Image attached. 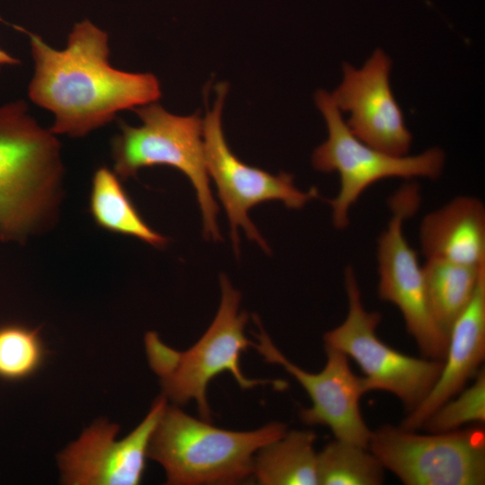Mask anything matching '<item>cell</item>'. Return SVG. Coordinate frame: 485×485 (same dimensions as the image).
<instances>
[{"instance_id": "obj_17", "label": "cell", "mask_w": 485, "mask_h": 485, "mask_svg": "<svg viewBox=\"0 0 485 485\" xmlns=\"http://www.w3.org/2000/svg\"><path fill=\"white\" fill-rule=\"evenodd\" d=\"M89 207L94 222L104 230L136 237L156 248L168 242L145 222L120 178L107 166L97 168L93 173Z\"/></svg>"}, {"instance_id": "obj_14", "label": "cell", "mask_w": 485, "mask_h": 485, "mask_svg": "<svg viewBox=\"0 0 485 485\" xmlns=\"http://www.w3.org/2000/svg\"><path fill=\"white\" fill-rule=\"evenodd\" d=\"M485 357V270L475 293L454 322L448 334L441 373L427 397L402 420L401 428H421L426 419L443 403L464 388L480 370Z\"/></svg>"}, {"instance_id": "obj_19", "label": "cell", "mask_w": 485, "mask_h": 485, "mask_svg": "<svg viewBox=\"0 0 485 485\" xmlns=\"http://www.w3.org/2000/svg\"><path fill=\"white\" fill-rule=\"evenodd\" d=\"M384 468L365 446L336 439L317 453L318 485H379Z\"/></svg>"}, {"instance_id": "obj_22", "label": "cell", "mask_w": 485, "mask_h": 485, "mask_svg": "<svg viewBox=\"0 0 485 485\" xmlns=\"http://www.w3.org/2000/svg\"><path fill=\"white\" fill-rule=\"evenodd\" d=\"M20 60L0 47V71L5 66H16Z\"/></svg>"}, {"instance_id": "obj_7", "label": "cell", "mask_w": 485, "mask_h": 485, "mask_svg": "<svg viewBox=\"0 0 485 485\" xmlns=\"http://www.w3.org/2000/svg\"><path fill=\"white\" fill-rule=\"evenodd\" d=\"M344 284L348 312L340 325L324 334V345L340 350L357 362L364 373L367 392H391L401 401L408 412L411 411L433 388L443 361L413 357L383 342L376 335L382 315L365 309L351 266L345 269Z\"/></svg>"}, {"instance_id": "obj_15", "label": "cell", "mask_w": 485, "mask_h": 485, "mask_svg": "<svg viewBox=\"0 0 485 485\" xmlns=\"http://www.w3.org/2000/svg\"><path fill=\"white\" fill-rule=\"evenodd\" d=\"M426 260L480 266L485 262V207L470 196H459L428 213L419 227Z\"/></svg>"}, {"instance_id": "obj_4", "label": "cell", "mask_w": 485, "mask_h": 485, "mask_svg": "<svg viewBox=\"0 0 485 485\" xmlns=\"http://www.w3.org/2000/svg\"><path fill=\"white\" fill-rule=\"evenodd\" d=\"M221 301L212 323L189 349L178 351L163 343L157 333L149 331L145 338L149 365L160 377L163 395L175 405L197 403L200 418L211 422L207 391L216 375L230 372L242 389L272 385L277 390L287 384L282 380L251 379L244 375L240 357L252 346L244 335L248 314L239 311L241 294L227 277H220Z\"/></svg>"}, {"instance_id": "obj_1", "label": "cell", "mask_w": 485, "mask_h": 485, "mask_svg": "<svg viewBox=\"0 0 485 485\" xmlns=\"http://www.w3.org/2000/svg\"><path fill=\"white\" fill-rule=\"evenodd\" d=\"M29 38L34 62L28 86L30 100L52 113L55 135L82 137L110 122L121 110L157 101L155 75L132 73L110 63L108 34L89 20L72 28L66 46L52 48L19 25Z\"/></svg>"}, {"instance_id": "obj_9", "label": "cell", "mask_w": 485, "mask_h": 485, "mask_svg": "<svg viewBox=\"0 0 485 485\" xmlns=\"http://www.w3.org/2000/svg\"><path fill=\"white\" fill-rule=\"evenodd\" d=\"M368 449L406 485L485 484L481 427L421 435L384 425L372 431Z\"/></svg>"}, {"instance_id": "obj_11", "label": "cell", "mask_w": 485, "mask_h": 485, "mask_svg": "<svg viewBox=\"0 0 485 485\" xmlns=\"http://www.w3.org/2000/svg\"><path fill=\"white\" fill-rule=\"evenodd\" d=\"M259 328L255 333L254 348L268 363L281 366L302 385L313 405L302 409L300 419L307 425H322L331 428L336 439L355 443L368 448L372 431L362 417L359 401L367 392L362 376L354 375L348 357L340 350L325 346L327 361L319 373H310L300 368L275 346L263 330L259 318L254 315Z\"/></svg>"}, {"instance_id": "obj_18", "label": "cell", "mask_w": 485, "mask_h": 485, "mask_svg": "<svg viewBox=\"0 0 485 485\" xmlns=\"http://www.w3.org/2000/svg\"><path fill=\"white\" fill-rule=\"evenodd\" d=\"M422 267L431 311L448 335L454 322L471 302L485 262L470 266L428 260Z\"/></svg>"}, {"instance_id": "obj_10", "label": "cell", "mask_w": 485, "mask_h": 485, "mask_svg": "<svg viewBox=\"0 0 485 485\" xmlns=\"http://www.w3.org/2000/svg\"><path fill=\"white\" fill-rule=\"evenodd\" d=\"M227 89L216 88V100L203 120L206 166L217 188L218 197L226 212L234 251H239L238 228L255 241L266 252L269 248L248 216L249 210L266 201H281L287 207L300 209L319 197L317 188L300 190L291 174H271L241 161L228 146L222 127V110Z\"/></svg>"}, {"instance_id": "obj_8", "label": "cell", "mask_w": 485, "mask_h": 485, "mask_svg": "<svg viewBox=\"0 0 485 485\" xmlns=\"http://www.w3.org/2000/svg\"><path fill=\"white\" fill-rule=\"evenodd\" d=\"M420 203L419 187L415 182L403 184L388 199L391 218L377 240V290L381 300L398 307L421 353L443 361L448 335L433 315L423 267L403 231L405 221L415 215Z\"/></svg>"}, {"instance_id": "obj_21", "label": "cell", "mask_w": 485, "mask_h": 485, "mask_svg": "<svg viewBox=\"0 0 485 485\" xmlns=\"http://www.w3.org/2000/svg\"><path fill=\"white\" fill-rule=\"evenodd\" d=\"M485 422V372L480 369L474 383L438 407L421 428L430 433L448 432L469 423Z\"/></svg>"}, {"instance_id": "obj_2", "label": "cell", "mask_w": 485, "mask_h": 485, "mask_svg": "<svg viewBox=\"0 0 485 485\" xmlns=\"http://www.w3.org/2000/svg\"><path fill=\"white\" fill-rule=\"evenodd\" d=\"M64 166L56 135L17 100L0 105V241L23 242L55 220Z\"/></svg>"}, {"instance_id": "obj_5", "label": "cell", "mask_w": 485, "mask_h": 485, "mask_svg": "<svg viewBox=\"0 0 485 485\" xmlns=\"http://www.w3.org/2000/svg\"><path fill=\"white\" fill-rule=\"evenodd\" d=\"M141 120L134 127L125 122L112 139L114 172L122 180L135 177L144 167L168 165L183 172L192 183L203 217L207 239L220 240L218 205L207 171L203 119L198 115L179 116L157 101L133 110Z\"/></svg>"}, {"instance_id": "obj_6", "label": "cell", "mask_w": 485, "mask_h": 485, "mask_svg": "<svg viewBox=\"0 0 485 485\" xmlns=\"http://www.w3.org/2000/svg\"><path fill=\"white\" fill-rule=\"evenodd\" d=\"M315 101L325 119L328 137L313 151L312 164L319 172H337L340 175V191L328 200L336 229L348 227L351 207L376 181L394 177L434 180L440 176L445 158L442 149L433 147L417 155L387 154L364 143L350 131L327 92L318 91Z\"/></svg>"}, {"instance_id": "obj_12", "label": "cell", "mask_w": 485, "mask_h": 485, "mask_svg": "<svg viewBox=\"0 0 485 485\" xmlns=\"http://www.w3.org/2000/svg\"><path fill=\"white\" fill-rule=\"evenodd\" d=\"M167 406L163 395L142 422L117 440L119 427L98 420L57 455L61 481L68 485H137L141 482L153 432Z\"/></svg>"}, {"instance_id": "obj_16", "label": "cell", "mask_w": 485, "mask_h": 485, "mask_svg": "<svg viewBox=\"0 0 485 485\" xmlns=\"http://www.w3.org/2000/svg\"><path fill=\"white\" fill-rule=\"evenodd\" d=\"M313 430H290L261 447L252 476L262 485H318Z\"/></svg>"}, {"instance_id": "obj_20", "label": "cell", "mask_w": 485, "mask_h": 485, "mask_svg": "<svg viewBox=\"0 0 485 485\" xmlns=\"http://www.w3.org/2000/svg\"><path fill=\"white\" fill-rule=\"evenodd\" d=\"M46 357L39 329L21 324L0 327V378L25 379L35 374Z\"/></svg>"}, {"instance_id": "obj_3", "label": "cell", "mask_w": 485, "mask_h": 485, "mask_svg": "<svg viewBox=\"0 0 485 485\" xmlns=\"http://www.w3.org/2000/svg\"><path fill=\"white\" fill-rule=\"evenodd\" d=\"M287 431L281 422L251 431L226 430L167 404L147 457L164 469L167 484H237L252 476L256 453Z\"/></svg>"}, {"instance_id": "obj_13", "label": "cell", "mask_w": 485, "mask_h": 485, "mask_svg": "<svg viewBox=\"0 0 485 485\" xmlns=\"http://www.w3.org/2000/svg\"><path fill=\"white\" fill-rule=\"evenodd\" d=\"M391 60L380 48L356 69L343 65V80L331 94L341 111L350 114V131L368 146L387 154L407 155L412 136L390 86Z\"/></svg>"}]
</instances>
